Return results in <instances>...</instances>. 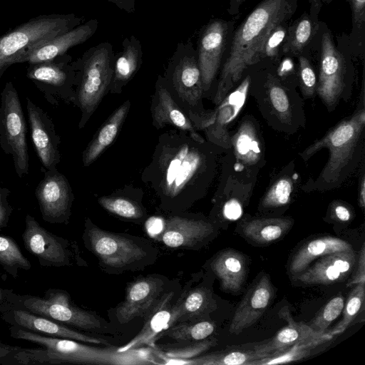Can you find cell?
<instances>
[{
    "instance_id": "cell-22",
    "label": "cell",
    "mask_w": 365,
    "mask_h": 365,
    "mask_svg": "<svg viewBox=\"0 0 365 365\" xmlns=\"http://www.w3.org/2000/svg\"><path fill=\"white\" fill-rule=\"evenodd\" d=\"M153 122L157 128L165 125H172L179 130L189 133L197 141L204 143L197 133L192 122L181 106L173 98L163 76L156 81L155 92L152 104Z\"/></svg>"
},
{
    "instance_id": "cell-2",
    "label": "cell",
    "mask_w": 365,
    "mask_h": 365,
    "mask_svg": "<svg viewBox=\"0 0 365 365\" xmlns=\"http://www.w3.org/2000/svg\"><path fill=\"white\" fill-rule=\"evenodd\" d=\"M296 7L297 0H263L239 26L220 73L214 99L216 104L225 98L245 69L264 58L269 35L291 18Z\"/></svg>"
},
{
    "instance_id": "cell-43",
    "label": "cell",
    "mask_w": 365,
    "mask_h": 365,
    "mask_svg": "<svg viewBox=\"0 0 365 365\" xmlns=\"http://www.w3.org/2000/svg\"><path fill=\"white\" fill-rule=\"evenodd\" d=\"M267 96L276 114L284 120H289L291 116V105L288 95L282 86L273 77L268 83Z\"/></svg>"
},
{
    "instance_id": "cell-51",
    "label": "cell",
    "mask_w": 365,
    "mask_h": 365,
    "mask_svg": "<svg viewBox=\"0 0 365 365\" xmlns=\"http://www.w3.org/2000/svg\"><path fill=\"white\" fill-rule=\"evenodd\" d=\"M355 274L347 284V286H352L359 283H365V247L362 245L359 255L358 266Z\"/></svg>"
},
{
    "instance_id": "cell-29",
    "label": "cell",
    "mask_w": 365,
    "mask_h": 365,
    "mask_svg": "<svg viewBox=\"0 0 365 365\" xmlns=\"http://www.w3.org/2000/svg\"><path fill=\"white\" fill-rule=\"evenodd\" d=\"M351 250H353L351 245L340 238L332 236L318 237L304 244L294 254L289 269L295 275L305 270L317 258L330 253Z\"/></svg>"
},
{
    "instance_id": "cell-30",
    "label": "cell",
    "mask_w": 365,
    "mask_h": 365,
    "mask_svg": "<svg viewBox=\"0 0 365 365\" xmlns=\"http://www.w3.org/2000/svg\"><path fill=\"white\" fill-rule=\"evenodd\" d=\"M250 83V77H247L220 102L215 112L214 122L206 128L210 138L220 140L227 136L226 126L234 120L245 104Z\"/></svg>"
},
{
    "instance_id": "cell-39",
    "label": "cell",
    "mask_w": 365,
    "mask_h": 365,
    "mask_svg": "<svg viewBox=\"0 0 365 365\" xmlns=\"http://www.w3.org/2000/svg\"><path fill=\"white\" fill-rule=\"evenodd\" d=\"M314 29V24L308 15L299 18L287 34L283 51L294 55L299 53L312 39Z\"/></svg>"
},
{
    "instance_id": "cell-42",
    "label": "cell",
    "mask_w": 365,
    "mask_h": 365,
    "mask_svg": "<svg viewBox=\"0 0 365 365\" xmlns=\"http://www.w3.org/2000/svg\"><path fill=\"white\" fill-rule=\"evenodd\" d=\"M293 190V182L290 178L282 177L271 186L264 195L262 206L266 208L279 207L290 201Z\"/></svg>"
},
{
    "instance_id": "cell-3",
    "label": "cell",
    "mask_w": 365,
    "mask_h": 365,
    "mask_svg": "<svg viewBox=\"0 0 365 365\" xmlns=\"http://www.w3.org/2000/svg\"><path fill=\"white\" fill-rule=\"evenodd\" d=\"M9 331L14 339L28 341L43 347L33 349L36 364L133 365L153 363L135 352V349L120 352L118 348L92 346L73 339L36 333L14 325H11Z\"/></svg>"
},
{
    "instance_id": "cell-20",
    "label": "cell",
    "mask_w": 365,
    "mask_h": 365,
    "mask_svg": "<svg viewBox=\"0 0 365 365\" xmlns=\"http://www.w3.org/2000/svg\"><path fill=\"white\" fill-rule=\"evenodd\" d=\"M273 295L269 276L262 275L240 302L230 323V332L238 334L256 323L267 309Z\"/></svg>"
},
{
    "instance_id": "cell-16",
    "label": "cell",
    "mask_w": 365,
    "mask_h": 365,
    "mask_svg": "<svg viewBox=\"0 0 365 365\" xmlns=\"http://www.w3.org/2000/svg\"><path fill=\"white\" fill-rule=\"evenodd\" d=\"M26 109L31 140L44 170L56 169L60 162V138L51 118L41 108L26 98Z\"/></svg>"
},
{
    "instance_id": "cell-27",
    "label": "cell",
    "mask_w": 365,
    "mask_h": 365,
    "mask_svg": "<svg viewBox=\"0 0 365 365\" xmlns=\"http://www.w3.org/2000/svg\"><path fill=\"white\" fill-rule=\"evenodd\" d=\"M214 308L211 292L205 287H196L185 292L174 303L169 327L178 322L197 321Z\"/></svg>"
},
{
    "instance_id": "cell-33",
    "label": "cell",
    "mask_w": 365,
    "mask_h": 365,
    "mask_svg": "<svg viewBox=\"0 0 365 365\" xmlns=\"http://www.w3.org/2000/svg\"><path fill=\"white\" fill-rule=\"evenodd\" d=\"M231 142L238 163L252 166L262 158L260 142L257 130L250 121L243 122L233 135Z\"/></svg>"
},
{
    "instance_id": "cell-15",
    "label": "cell",
    "mask_w": 365,
    "mask_h": 365,
    "mask_svg": "<svg viewBox=\"0 0 365 365\" xmlns=\"http://www.w3.org/2000/svg\"><path fill=\"white\" fill-rule=\"evenodd\" d=\"M165 283L158 275L138 278L128 284L125 299L116 308L118 321L125 324L136 317H145L163 294Z\"/></svg>"
},
{
    "instance_id": "cell-50",
    "label": "cell",
    "mask_w": 365,
    "mask_h": 365,
    "mask_svg": "<svg viewBox=\"0 0 365 365\" xmlns=\"http://www.w3.org/2000/svg\"><path fill=\"white\" fill-rule=\"evenodd\" d=\"M15 295L12 290L0 286V314L15 309Z\"/></svg>"
},
{
    "instance_id": "cell-44",
    "label": "cell",
    "mask_w": 365,
    "mask_h": 365,
    "mask_svg": "<svg viewBox=\"0 0 365 365\" xmlns=\"http://www.w3.org/2000/svg\"><path fill=\"white\" fill-rule=\"evenodd\" d=\"M216 339H205L201 341H195L185 346L170 348L168 349L165 355L170 358L178 360L177 364H182L185 361L194 358L203 353L210 347L215 346Z\"/></svg>"
},
{
    "instance_id": "cell-41",
    "label": "cell",
    "mask_w": 365,
    "mask_h": 365,
    "mask_svg": "<svg viewBox=\"0 0 365 365\" xmlns=\"http://www.w3.org/2000/svg\"><path fill=\"white\" fill-rule=\"evenodd\" d=\"M344 306V297L339 294L329 300L307 324L315 332L324 334L329 326L341 313Z\"/></svg>"
},
{
    "instance_id": "cell-36",
    "label": "cell",
    "mask_w": 365,
    "mask_h": 365,
    "mask_svg": "<svg viewBox=\"0 0 365 365\" xmlns=\"http://www.w3.org/2000/svg\"><path fill=\"white\" fill-rule=\"evenodd\" d=\"M215 324L208 321L182 322L174 324L159 336H168L178 341H198L207 339L215 330Z\"/></svg>"
},
{
    "instance_id": "cell-6",
    "label": "cell",
    "mask_w": 365,
    "mask_h": 365,
    "mask_svg": "<svg viewBox=\"0 0 365 365\" xmlns=\"http://www.w3.org/2000/svg\"><path fill=\"white\" fill-rule=\"evenodd\" d=\"M84 20L74 14L40 15L0 36V78L28 50L71 30Z\"/></svg>"
},
{
    "instance_id": "cell-31",
    "label": "cell",
    "mask_w": 365,
    "mask_h": 365,
    "mask_svg": "<svg viewBox=\"0 0 365 365\" xmlns=\"http://www.w3.org/2000/svg\"><path fill=\"white\" fill-rule=\"evenodd\" d=\"M130 105V101H126L101 128L83 153V163L85 166L91 165L96 160L114 140L129 110Z\"/></svg>"
},
{
    "instance_id": "cell-17",
    "label": "cell",
    "mask_w": 365,
    "mask_h": 365,
    "mask_svg": "<svg viewBox=\"0 0 365 365\" xmlns=\"http://www.w3.org/2000/svg\"><path fill=\"white\" fill-rule=\"evenodd\" d=\"M227 31V22L213 19L200 34L196 51L204 91L210 88L220 68L226 46Z\"/></svg>"
},
{
    "instance_id": "cell-10",
    "label": "cell",
    "mask_w": 365,
    "mask_h": 365,
    "mask_svg": "<svg viewBox=\"0 0 365 365\" xmlns=\"http://www.w3.org/2000/svg\"><path fill=\"white\" fill-rule=\"evenodd\" d=\"M163 78L168 89L175 91L184 106H199L204 89L197 51L191 42L178 43Z\"/></svg>"
},
{
    "instance_id": "cell-8",
    "label": "cell",
    "mask_w": 365,
    "mask_h": 365,
    "mask_svg": "<svg viewBox=\"0 0 365 365\" xmlns=\"http://www.w3.org/2000/svg\"><path fill=\"white\" fill-rule=\"evenodd\" d=\"M15 309H24L86 331H108V326L103 319L74 305L68 293L63 289H49L42 297L16 294Z\"/></svg>"
},
{
    "instance_id": "cell-45",
    "label": "cell",
    "mask_w": 365,
    "mask_h": 365,
    "mask_svg": "<svg viewBox=\"0 0 365 365\" xmlns=\"http://www.w3.org/2000/svg\"><path fill=\"white\" fill-rule=\"evenodd\" d=\"M1 364H29V349L13 346L0 341Z\"/></svg>"
},
{
    "instance_id": "cell-37",
    "label": "cell",
    "mask_w": 365,
    "mask_h": 365,
    "mask_svg": "<svg viewBox=\"0 0 365 365\" xmlns=\"http://www.w3.org/2000/svg\"><path fill=\"white\" fill-rule=\"evenodd\" d=\"M0 265L14 279L18 277L20 269L29 270L31 267L14 240L5 235H0Z\"/></svg>"
},
{
    "instance_id": "cell-47",
    "label": "cell",
    "mask_w": 365,
    "mask_h": 365,
    "mask_svg": "<svg viewBox=\"0 0 365 365\" xmlns=\"http://www.w3.org/2000/svg\"><path fill=\"white\" fill-rule=\"evenodd\" d=\"M287 29L284 24L277 26L269 35L264 47V57H275L279 51V47L284 41Z\"/></svg>"
},
{
    "instance_id": "cell-32",
    "label": "cell",
    "mask_w": 365,
    "mask_h": 365,
    "mask_svg": "<svg viewBox=\"0 0 365 365\" xmlns=\"http://www.w3.org/2000/svg\"><path fill=\"white\" fill-rule=\"evenodd\" d=\"M292 225V221L287 218H257L243 225L242 233L257 244L266 245L282 237Z\"/></svg>"
},
{
    "instance_id": "cell-7",
    "label": "cell",
    "mask_w": 365,
    "mask_h": 365,
    "mask_svg": "<svg viewBox=\"0 0 365 365\" xmlns=\"http://www.w3.org/2000/svg\"><path fill=\"white\" fill-rule=\"evenodd\" d=\"M83 239L100 264L109 269L124 271L135 268L145 262L150 252L139 239L102 230L88 218L85 222Z\"/></svg>"
},
{
    "instance_id": "cell-46",
    "label": "cell",
    "mask_w": 365,
    "mask_h": 365,
    "mask_svg": "<svg viewBox=\"0 0 365 365\" xmlns=\"http://www.w3.org/2000/svg\"><path fill=\"white\" fill-rule=\"evenodd\" d=\"M299 80L301 89L306 97H311L317 89V81L314 71L308 61L304 56H300Z\"/></svg>"
},
{
    "instance_id": "cell-12",
    "label": "cell",
    "mask_w": 365,
    "mask_h": 365,
    "mask_svg": "<svg viewBox=\"0 0 365 365\" xmlns=\"http://www.w3.org/2000/svg\"><path fill=\"white\" fill-rule=\"evenodd\" d=\"M25 223L22 233L24 247L41 266L61 267L73 264L75 250L69 240L50 232L29 214Z\"/></svg>"
},
{
    "instance_id": "cell-38",
    "label": "cell",
    "mask_w": 365,
    "mask_h": 365,
    "mask_svg": "<svg viewBox=\"0 0 365 365\" xmlns=\"http://www.w3.org/2000/svg\"><path fill=\"white\" fill-rule=\"evenodd\" d=\"M365 299V283L354 285L350 292L343 308L341 320L331 329L325 333L331 337L343 333L355 319L364 307Z\"/></svg>"
},
{
    "instance_id": "cell-34",
    "label": "cell",
    "mask_w": 365,
    "mask_h": 365,
    "mask_svg": "<svg viewBox=\"0 0 365 365\" xmlns=\"http://www.w3.org/2000/svg\"><path fill=\"white\" fill-rule=\"evenodd\" d=\"M264 359L252 346L247 345L233 346L224 351L195 356L184 361L192 365H253L254 362Z\"/></svg>"
},
{
    "instance_id": "cell-4",
    "label": "cell",
    "mask_w": 365,
    "mask_h": 365,
    "mask_svg": "<svg viewBox=\"0 0 365 365\" xmlns=\"http://www.w3.org/2000/svg\"><path fill=\"white\" fill-rule=\"evenodd\" d=\"M364 126L365 110L362 108L302 152L300 155L306 160L323 148L329 150L327 163L314 183L315 189L335 188L348 177L359 155Z\"/></svg>"
},
{
    "instance_id": "cell-48",
    "label": "cell",
    "mask_w": 365,
    "mask_h": 365,
    "mask_svg": "<svg viewBox=\"0 0 365 365\" xmlns=\"http://www.w3.org/2000/svg\"><path fill=\"white\" fill-rule=\"evenodd\" d=\"M0 182V230L7 227L13 207L8 201L11 191L1 185Z\"/></svg>"
},
{
    "instance_id": "cell-40",
    "label": "cell",
    "mask_w": 365,
    "mask_h": 365,
    "mask_svg": "<svg viewBox=\"0 0 365 365\" xmlns=\"http://www.w3.org/2000/svg\"><path fill=\"white\" fill-rule=\"evenodd\" d=\"M98 202L109 212L125 219L135 220L144 216L140 206L127 197L103 196L98 199Z\"/></svg>"
},
{
    "instance_id": "cell-21",
    "label": "cell",
    "mask_w": 365,
    "mask_h": 365,
    "mask_svg": "<svg viewBox=\"0 0 365 365\" xmlns=\"http://www.w3.org/2000/svg\"><path fill=\"white\" fill-rule=\"evenodd\" d=\"M98 26V21L96 19L83 22L71 30L28 50L18 58L16 63H41L63 55L70 48L88 40L94 35Z\"/></svg>"
},
{
    "instance_id": "cell-24",
    "label": "cell",
    "mask_w": 365,
    "mask_h": 365,
    "mask_svg": "<svg viewBox=\"0 0 365 365\" xmlns=\"http://www.w3.org/2000/svg\"><path fill=\"white\" fill-rule=\"evenodd\" d=\"M279 316L287 321V326L272 338L252 344V348L264 358L277 355L299 341L323 335L315 332L307 324L295 322L287 307L279 312Z\"/></svg>"
},
{
    "instance_id": "cell-9",
    "label": "cell",
    "mask_w": 365,
    "mask_h": 365,
    "mask_svg": "<svg viewBox=\"0 0 365 365\" xmlns=\"http://www.w3.org/2000/svg\"><path fill=\"white\" fill-rule=\"evenodd\" d=\"M0 147L11 155L17 176L29 173V157L26 141V125L18 92L7 82L1 93Z\"/></svg>"
},
{
    "instance_id": "cell-52",
    "label": "cell",
    "mask_w": 365,
    "mask_h": 365,
    "mask_svg": "<svg viewBox=\"0 0 365 365\" xmlns=\"http://www.w3.org/2000/svg\"><path fill=\"white\" fill-rule=\"evenodd\" d=\"M109 2L115 4L120 10L127 13H133L135 11V0H108Z\"/></svg>"
},
{
    "instance_id": "cell-53",
    "label": "cell",
    "mask_w": 365,
    "mask_h": 365,
    "mask_svg": "<svg viewBox=\"0 0 365 365\" xmlns=\"http://www.w3.org/2000/svg\"><path fill=\"white\" fill-rule=\"evenodd\" d=\"M334 212L336 218L341 222H347L351 219L350 210L343 205H337L334 207Z\"/></svg>"
},
{
    "instance_id": "cell-25",
    "label": "cell",
    "mask_w": 365,
    "mask_h": 365,
    "mask_svg": "<svg viewBox=\"0 0 365 365\" xmlns=\"http://www.w3.org/2000/svg\"><path fill=\"white\" fill-rule=\"evenodd\" d=\"M173 298V292L163 294L156 304L145 317L143 327L138 334L123 346L118 348V351L124 352L145 344H153L160 334L169 327L174 304Z\"/></svg>"
},
{
    "instance_id": "cell-23",
    "label": "cell",
    "mask_w": 365,
    "mask_h": 365,
    "mask_svg": "<svg viewBox=\"0 0 365 365\" xmlns=\"http://www.w3.org/2000/svg\"><path fill=\"white\" fill-rule=\"evenodd\" d=\"M213 232V227L206 221L175 215L165 221L161 240L170 248H190Z\"/></svg>"
},
{
    "instance_id": "cell-28",
    "label": "cell",
    "mask_w": 365,
    "mask_h": 365,
    "mask_svg": "<svg viewBox=\"0 0 365 365\" xmlns=\"http://www.w3.org/2000/svg\"><path fill=\"white\" fill-rule=\"evenodd\" d=\"M123 49L115 53L113 76L109 88L110 91H120L140 68L143 50L140 41L134 35L124 38Z\"/></svg>"
},
{
    "instance_id": "cell-19",
    "label": "cell",
    "mask_w": 365,
    "mask_h": 365,
    "mask_svg": "<svg viewBox=\"0 0 365 365\" xmlns=\"http://www.w3.org/2000/svg\"><path fill=\"white\" fill-rule=\"evenodd\" d=\"M356 263L354 250L324 255L294 279L305 285H329L344 280L352 272Z\"/></svg>"
},
{
    "instance_id": "cell-49",
    "label": "cell",
    "mask_w": 365,
    "mask_h": 365,
    "mask_svg": "<svg viewBox=\"0 0 365 365\" xmlns=\"http://www.w3.org/2000/svg\"><path fill=\"white\" fill-rule=\"evenodd\" d=\"M354 27L361 29L365 22V0H350Z\"/></svg>"
},
{
    "instance_id": "cell-35",
    "label": "cell",
    "mask_w": 365,
    "mask_h": 365,
    "mask_svg": "<svg viewBox=\"0 0 365 365\" xmlns=\"http://www.w3.org/2000/svg\"><path fill=\"white\" fill-rule=\"evenodd\" d=\"M333 337L326 333L320 336L299 341L284 351L256 361L253 365H271L296 361L309 356L312 351L330 341Z\"/></svg>"
},
{
    "instance_id": "cell-13",
    "label": "cell",
    "mask_w": 365,
    "mask_h": 365,
    "mask_svg": "<svg viewBox=\"0 0 365 365\" xmlns=\"http://www.w3.org/2000/svg\"><path fill=\"white\" fill-rule=\"evenodd\" d=\"M43 173V180L35 189L42 219L52 224H68L73 200L68 181L57 168Z\"/></svg>"
},
{
    "instance_id": "cell-26",
    "label": "cell",
    "mask_w": 365,
    "mask_h": 365,
    "mask_svg": "<svg viewBox=\"0 0 365 365\" xmlns=\"http://www.w3.org/2000/svg\"><path fill=\"white\" fill-rule=\"evenodd\" d=\"M211 269L220 282L224 292H239L247 276L245 256L235 250L226 249L218 252L211 262Z\"/></svg>"
},
{
    "instance_id": "cell-14",
    "label": "cell",
    "mask_w": 365,
    "mask_h": 365,
    "mask_svg": "<svg viewBox=\"0 0 365 365\" xmlns=\"http://www.w3.org/2000/svg\"><path fill=\"white\" fill-rule=\"evenodd\" d=\"M317 91L329 109L338 102L345 86V61L329 32L323 34Z\"/></svg>"
},
{
    "instance_id": "cell-55",
    "label": "cell",
    "mask_w": 365,
    "mask_h": 365,
    "mask_svg": "<svg viewBox=\"0 0 365 365\" xmlns=\"http://www.w3.org/2000/svg\"><path fill=\"white\" fill-rule=\"evenodd\" d=\"M246 0H230V13L235 14L238 11V7Z\"/></svg>"
},
{
    "instance_id": "cell-11",
    "label": "cell",
    "mask_w": 365,
    "mask_h": 365,
    "mask_svg": "<svg viewBox=\"0 0 365 365\" xmlns=\"http://www.w3.org/2000/svg\"><path fill=\"white\" fill-rule=\"evenodd\" d=\"M26 77L53 106L73 102L76 70L68 53L41 63L29 64Z\"/></svg>"
},
{
    "instance_id": "cell-5",
    "label": "cell",
    "mask_w": 365,
    "mask_h": 365,
    "mask_svg": "<svg viewBox=\"0 0 365 365\" xmlns=\"http://www.w3.org/2000/svg\"><path fill=\"white\" fill-rule=\"evenodd\" d=\"M115 55L113 45L106 41L91 47L73 61L76 86L73 102L82 113L79 128L85 125L110 87Z\"/></svg>"
},
{
    "instance_id": "cell-1",
    "label": "cell",
    "mask_w": 365,
    "mask_h": 365,
    "mask_svg": "<svg viewBox=\"0 0 365 365\" xmlns=\"http://www.w3.org/2000/svg\"><path fill=\"white\" fill-rule=\"evenodd\" d=\"M187 132L170 131L159 138L144 180L163 200L180 202L191 197L206 168L202 144Z\"/></svg>"
},
{
    "instance_id": "cell-54",
    "label": "cell",
    "mask_w": 365,
    "mask_h": 365,
    "mask_svg": "<svg viewBox=\"0 0 365 365\" xmlns=\"http://www.w3.org/2000/svg\"><path fill=\"white\" fill-rule=\"evenodd\" d=\"M359 204L361 208H364L365 206V182L364 177L363 176L359 185Z\"/></svg>"
},
{
    "instance_id": "cell-18",
    "label": "cell",
    "mask_w": 365,
    "mask_h": 365,
    "mask_svg": "<svg viewBox=\"0 0 365 365\" xmlns=\"http://www.w3.org/2000/svg\"><path fill=\"white\" fill-rule=\"evenodd\" d=\"M0 316L4 321L11 325L18 326L43 335L69 339L83 343L110 345L103 339L85 334L71 329L63 324L24 309H14L0 314Z\"/></svg>"
}]
</instances>
